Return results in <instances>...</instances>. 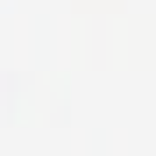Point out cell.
<instances>
[{
	"mask_svg": "<svg viewBox=\"0 0 156 156\" xmlns=\"http://www.w3.org/2000/svg\"><path fill=\"white\" fill-rule=\"evenodd\" d=\"M32 114L36 124H68L71 121V89L68 75H36V96H32Z\"/></svg>",
	"mask_w": 156,
	"mask_h": 156,
	"instance_id": "cell-1",
	"label": "cell"
},
{
	"mask_svg": "<svg viewBox=\"0 0 156 156\" xmlns=\"http://www.w3.org/2000/svg\"><path fill=\"white\" fill-rule=\"evenodd\" d=\"M124 57V25L114 18H92L89 29V68H117Z\"/></svg>",
	"mask_w": 156,
	"mask_h": 156,
	"instance_id": "cell-2",
	"label": "cell"
},
{
	"mask_svg": "<svg viewBox=\"0 0 156 156\" xmlns=\"http://www.w3.org/2000/svg\"><path fill=\"white\" fill-rule=\"evenodd\" d=\"M57 64L60 68H85L89 64L85 18H60L57 21Z\"/></svg>",
	"mask_w": 156,
	"mask_h": 156,
	"instance_id": "cell-3",
	"label": "cell"
},
{
	"mask_svg": "<svg viewBox=\"0 0 156 156\" xmlns=\"http://www.w3.org/2000/svg\"><path fill=\"white\" fill-rule=\"evenodd\" d=\"M0 124H4V71H0Z\"/></svg>",
	"mask_w": 156,
	"mask_h": 156,
	"instance_id": "cell-4",
	"label": "cell"
}]
</instances>
